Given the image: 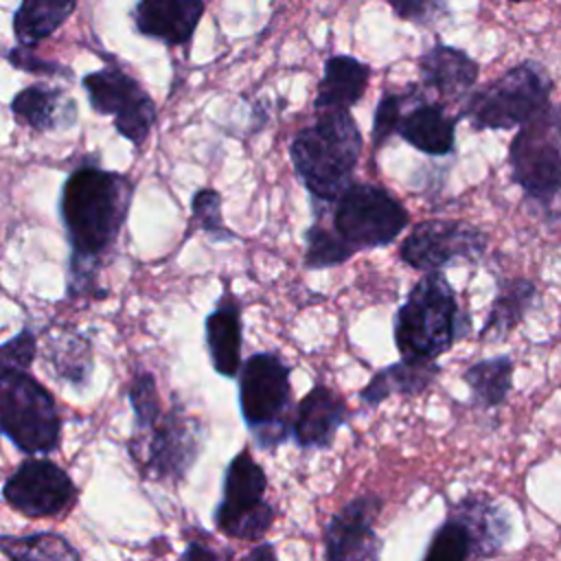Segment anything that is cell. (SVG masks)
I'll use <instances>...</instances> for the list:
<instances>
[{
	"mask_svg": "<svg viewBox=\"0 0 561 561\" xmlns=\"http://www.w3.org/2000/svg\"><path fill=\"white\" fill-rule=\"evenodd\" d=\"M134 184L94 160L81 162L59 193V217L68 237V298L105 296L96 285L105 259L114 250L129 215Z\"/></svg>",
	"mask_w": 561,
	"mask_h": 561,
	"instance_id": "1",
	"label": "cell"
},
{
	"mask_svg": "<svg viewBox=\"0 0 561 561\" xmlns=\"http://www.w3.org/2000/svg\"><path fill=\"white\" fill-rule=\"evenodd\" d=\"M35 353L31 329L0 344V434L26 456L50 454L61 440L55 397L28 373Z\"/></svg>",
	"mask_w": 561,
	"mask_h": 561,
	"instance_id": "2",
	"label": "cell"
},
{
	"mask_svg": "<svg viewBox=\"0 0 561 561\" xmlns=\"http://www.w3.org/2000/svg\"><path fill=\"white\" fill-rule=\"evenodd\" d=\"M362 134L351 112H316L313 123L300 127L289 142V158L311 202L333 204L355 180Z\"/></svg>",
	"mask_w": 561,
	"mask_h": 561,
	"instance_id": "3",
	"label": "cell"
},
{
	"mask_svg": "<svg viewBox=\"0 0 561 561\" xmlns=\"http://www.w3.org/2000/svg\"><path fill=\"white\" fill-rule=\"evenodd\" d=\"M471 318L460 309L454 287L443 272L419 278L392 320L394 346L405 362L432 364L460 337H467Z\"/></svg>",
	"mask_w": 561,
	"mask_h": 561,
	"instance_id": "4",
	"label": "cell"
},
{
	"mask_svg": "<svg viewBox=\"0 0 561 561\" xmlns=\"http://www.w3.org/2000/svg\"><path fill=\"white\" fill-rule=\"evenodd\" d=\"M554 81L543 64L524 59L467 94L460 116L476 131L519 129L550 105Z\"/></svg>",
	"mask_w": 561,
	"mask_h": 561,
	"instance_id": "5",
	"label": "cell"
},
{
	"mask_svg": "<svg viewBox=\"0 0 561 561\" xmlns=\"http://www.w3.org/2000/svg\"><path fill=\"white\" fill-rule=\"evenodd\" d=\"M241 419L261 451H274L291 436V366L274 351L250 355L239 370Z\"/></svg>",
	"mask_w": 561,
	"mask_h": 561,
	"instance_id": "6",
	"label": "cell"
},
{
	"mask_svg": "<svg viewBox=\"0 0 561 561\" xmlns=\"http://www.w3.org/2000/svg\"><path fill=\"white\" fill-rule=\"evenodd\" d=\"M204 447V425L182 403H173L158 421L127 440L129 458L145 480L178 484L197 462Z\"/></svg>",
	"mask_w": 561,
	"mask_h": 561,
	"instance_id": "7",
	"label": "cell"
},
{
	"mask_svg": "<svg viewBox=\"0 0 561 561\" xmlns=\"http://www.w3.org/2000/svg\"><path fill=\"white\" fill-rule=\"evenodd\" d=\"M513 182L528 199L550 206L561 193V101L522 125L508 145Z\"/></svg>",
	"mask_w": 561,
	"mask_h": 561,
	"instance_id": "8",
	"label": "cell"
},
{
	"mask_svg": "<svg viewBox=\"0 0 561 561\" xmlns=\"http://www.w3.org/2000/svg\"><path fill=\"white\" fill-rule=\"evenodd\" d=\"M408 221L405 206L383 186L370 182H353L331 210V230L353 252L390 245L408 228Z\"/></svg>",
	"mask_w": 561,
	"mask_h": 561,
	"instance_id": "9",
	"label": "cell"
},
{
	"mask_svg": "<svg viewBox=\"0 0 561 561\" xmlns=\"http://www.w3.org/2000/svg\"><path fill=\"white\" fill-rule=\"evenodd\" d=\"M265 469L254 460L250 449L243 447L226 465L221 500L213 511L215 528L230 539H263L276 519V511L265 500Z\"/></svg>",
	"mask_w": 561,
	"mask_h": 561,
	"instance_id": "10",
	"label": "cell"
},
{
	"mask_svg": "<svg viewBox=\"0 0 561 561\" xmlns=\"http://www.w3.org/2000/svg\"><path fill=\"white\" fill-rule=\"evenodd\" d=\"M489 237L462 219L419 221L401 241L399 259L412 270L443 272L458 261L478 263L486 250Z\"/></svg>",
	"mask_w": 561,
	"mask_h": 561,
	"instance_id": "11",
	"label": "cell"
},
{
	"mask_svg": "<svg viewBox=\"0 0 561 561\" xmlns=\"http://www.w3.org/2000/svg\"><path fill=\"white\" fill-rule=\"evenodd\" d=\"M90 107L112 116L114 127L134 145H142L153 129L158 110L149 92L125 70L105 66L81 79Z\"/></svg>",
	"mask_w": 561,
	"mask_h": 561,
	"instance_id": "12",
	"label": "cell"
},
{
	"mask_svg": "<svg viewBox=\"0 0 561 561\" xmlns=\"http://www.w3.org/2000/svg\"><path fill=\"white\" fill-rule=\"evenodd\" d=\"M79 497L70 473L48 458H24L2 484V500L28 519H50L68 513Z\"/></svg>",
	"mask_w": 561,
	"mask_h": 561,
	"instance_id": "13",
	"label": "cell"
},
{
	"mask_svg": "<svg viewBox=\"0 0 561 561\" xmlns=\"http://www.w3.org/2000/svg\"><path fill=\"white\" fill-rule=\"evenodd\" d=\"M383 508L377 493H362L337 508L322 530L324 561H381L383 539L375 524Z\"/></svg>",
	"mask_w": 561,
	"mask_h": 561,
	"instance_id": "14",
	"label": "cell"
},
{
	"mask_svg": "<svg viewBox=\"0 0 561 561\" xmlns=\"http://www.w3.org/2000/svg\"><path fill=\"white\" fill-rule=\"evenodd\" d=\"M458 116L447 112V105L427 99L423 88L410 85V99L399 116L397 131L410 147L425 156H449L456 145Z\"/></svg>",
	"mask_w": 561,
	"mask_h": 561,
	"instance_id": "15",
	"label": "cell"
},
{
	"mask_svg": "<svg viewBox=\"0 0 561 561\" xmlns=\"http://www.w3.org/2000/svg\"><path fill=\"white\" fill-rule=\"evenodd\" d=\"M351 419V410L340 392L316 381L298 401L291 419V438L300 449H329Z\"/></svg>",
	"mask_w": 561,
	"mask_h": 561,
	"instance_id": "16",
	"label": "cell"
},
{
	"mask_svg": "<svg viewBox=\"0 0 561 561\" xmlns=\"http://www.w3.org/2000/svg\"><path fill=\"white\" fill-rule=\"evenodd\" d=\"M447 515L465 526L473 559H491L511 541L513 519L508 511L482 491H471L449 504Z\"/></svg>",
	"mask_w": 561,
	"mask_h": 561,
	"instance_id": "17",
	"label": "cell"
},
{
	"mask_svg": "<svg viewBox=\"0 0 561 561\" xmlns=\"http://www.w3.org/2000/svg\"><path fill=\"white\" fill-rule=\"evenodd\" d=\"M419 75L423 92H434L436 101L445 103L465 99L478 81L480 66L462 48L434 44L419 57Z\"/></svg>",
	"mask_w": 561,
	"mask_h": 561,
	"instance_id": "18",
	"label": "cell"
},
{
	"mask_svg": "<svg viewBox=\"0 0 561 561\" xmlns=\"http://www.w3.org/2000/svg\"><path fill=\"white\" fill-rule=\"evenodd\" d=\"M199 0H142L131 9L134 28L167 46H184L204 15Z\"/></svg>",
	"mask_w": 561,
	"mask_h": 561,
	"instance_id": "19",
	"label": "cell"
},
{
	"mask_svg": "<svg viewBox=\"0 0 561 561\" xmlns=\"http://www.w3.org/2000/svg\"><path fill=\"white\" fill-rule=\"evenodd\" d=\"M206 351L213 370L221 377H237L241 370V346H243V318L241 302L226 287L215 309L204 320Z\"/></svg>",
	"mask_w": 561,
	"mask_h": 561,
	"instance_id": "20",
	"label": "cell"
},
{
	"mask_svg": "<svg viewBox=\"0 0 561 561\" xmlns=\"http://www.w3.org/2000/svg\"><path fill=\"white\" fill-rule=\"evenodd\" d=\"M11 114L35 131H57L77 123V103L64 88L33 83L11 99Z\"/></svg>",
	"mask_w": 561,
	"mask_h": 561,
	"instance_id": "21",
	"label": "cell"
},
{
	"mask_svg": "<svg viewBox=\"0 0 561 561\" xmlns=\"http://www.w3.org/2000/svg\"><path fill=\"white\" fill-rule=\"evenodd\" d=\"M370 66L353 55H331L324 59L322 79L316 90L313 110H346L364 96L370 81Z\"/></svg>",
	"mask_w": 561,
	"mask_h": 561,
	"instance_id": "22",
	"label": "cell"
},
{
	"mask_svg": "<svg viewBox=\"0 0 561 561\" xmlns=\"http://www.w3.org/2000/svg\"><path fill=\"white\" fill-rule=\"evenodd\" d=\"M438 375H440L438 362L421 364V362L399 359L394 364L383 366L368 379V383L359 390V401L366 403L368 408H375L381 401H386L390 394L419 397L434 383Z\"/></svg>",
	"mask_w": 561,
	"mask_h": 561,
	"instance_id": "23",
	"label": "cell"
},
{
	"mask_svg": "<svg viewBox=\"0 0 561 561\" xmlns=\"http://www.w3.org/2000/svg\"><path fill=\"white\" fill-rule=\"evenodd\" d=\"M537 285L528 278L497 280V294L491 302L489 316L480 329V340H506L526 313L535 307Z\"/></svg>",
	"mask_w": 561,
	"mask_h": 561,
	"instance_id": "24",
	"label": "cell"
},
{
	"mask_svg": "<svg viewBox=\"0 0 561 561\" xmlns=\"http://www.w3.org/2000/svg\"><path fill=\"white\" fill-rule=\"evenodd\" d=\"M513 373L515 362L508 355L473 362L462 373V381L469 386V403L482 410L502 405L513 390Z\"/></svg>",
	"mask_w": 561,
	"mask_h": 561,
	"instance_id": "25",
	"label": "cell"
},
{
	"mask_svg": "<svg viewBox=\"0 0 561 561\" xmlns=\"http://www.w3.org/2000/svg\"><path fill=\"white\" fill-rule=\"evenodd\" d=\"M46 362L57 379L83 388L92 379L94 357L90 340L79 331H64L48 335L46 340Z\"/></svg>",
	"mask_w": 561,
	"mask_h": 561,
	"instance_id": "26",
	"label": "cell"
},
{
	"mask_svg": "<svg viewBox=\"0 0 561 561\" xmlns=\"http://www.w3.org/2000/svg\"><path fill=\"white\" fill-rule=\"evenodd\" d=\"M77 9L72 0H24L13 11V35L18 46L35 48L42 39L50 37Z\"/></svg>",
	"mask_w": 561,
	"mask_h": 561,
	"instance_id": "27",
	"label": "cell"
},
{
	"mask_svg": "<svg viewBox=\"0 0 561 561\" xmlns=\"http://www.w3.org/2000/svg\"><path fill=\"white\" fill-rule=\"evenodd\" d=\"M0 552L9 561H83L79 548L66 535L53 530L0 535Z\"/></svg>",
	"mask_w": 561,
	"mask_h": 561,
	"instance_id": "28",
	"label": "cell"
},
{
	"mask_svg": "<svg viewBox=\"0 0 561 561\" xmlns=\"http://www.w3.org/2000/svg\"><path fill=\"white\" fill-rule=\"evenodd\" d=\"M305 267L307 270H324L346 263L355 252L348 250L340 237L324 224L320 213H313V224L305 232Z\"/></svg>",
	"mask_w": 561,
	"mask_h": 561,
	"instance_id": "29",
	"label": "cell"
},
{
	"mask_svg": "<svg viewBox=\"0 0 561 561\" xmlns=\"http://www.w3.org/2000/svg\"><path fill=\"white\" fill-rule=\"evenodd\" d=\"M471 543L465 526L447 515L445 522L432 533L421 561H469Z\"/></svg>",
	"mask_w": 561,
	"mask_h": 561,
	"instance_id": "30",
	"label": "cell"
},
{
	"mask_svg": "<svg viewBox=\"0 0 561 561\" xmlns=\"http://www.w3.org/2000/svg\"><path fill=\"white\" fill-rule=\"evenodd\" d=\"M191 228L204 230L213 241H234L237 234L224 224L221 195L215 188H199L191 199Z\"/></svg>",
	"mask_w": 561,
	"mask_h": 561,
	"instance_id": "31",
	"label": "cell"
},
{
	"mask_svg": "<svg viewBox=\"0 0 561 561\" xmlns=\"http://www.w3.org/2000/svg\"><path fill=\"white\" fill-rule=\"evenodd\" d=\"M127 397H129V403L134 410V432L151 427L158 421V416L162 414L158 386H156V379L151 373L136 370V375L129 383Z\"/></svg>",
	"mask_w": 561,
	"mask_h": 561,
	"instance_id": "32",
	"label": "cell"
},
{
	"mask_svg": "<svg viewBox=\"0 0 561 561\" xmlns=\"http://www.w3.org/2000/svg\"><path fill=\"white\" fill-rule=\"evenodd\" d=\"M410 99V85L403 90H386L375 107V116H373V145L375 149H379L394 131H397V123L399 116L405 107Z\"/></svg>",
	"mask_w": 561,
	"mask_h": 561,
	"instance_id": "33",
	"label": "cell"
},
{
	"mask_svg": "<svg viewBox=\"0 0 561 561\" xmlns=\"http://www.w3.org/2000/svg\"><path fill=\"white\" fill-rule=\"evenodd\" d=\"M7 61L24 72H37V75H48V77H64V79H72V70L68 66H61L57 61H46L42 57H37L31 48H22V46H13L7 50Z\"/></svg>",
	"mask_w": 561,
	"mask_h": 561,
	"instance_id": "34",
	"label": "cell"
},
{
	"mask_svg": "<svg viewBox=\"0 0 561 561\" xmlns=\"http://www.w3.org/2000/svg\"><path fill=\"white\" fill-rule=\"evenodd\" d=\"M390 9L401 20H408V22L419 24V26H432V24H436L443 18V13H447V4L445 2H436V0L390 2Z\"/></svg>",
	"mask_w": 561,
	"mask_h": 561,
	"instance_id": "35",
	"label": "cell"
},
{
	"mask_svg": "<svg viewBox=\"0 0 561 561\" xmlns=\"http://www.w3.org/2000/svg\"><path fill=\"white\" fill-rule=\"evenodd\" d=\"M178 561H232V550L217 548L206 537H191Z\"/></svg>",
	"mask_w": 561,
	"mask_h": 561,
	"instance_id": "36",
	"label": "cell"
},
{
	"mask_svg": "<svg viewBox=\"0 0 561 561\" xmlns=\"http://www.w3.org/2000/svg\"><path fill=\"white\" fill-rule=\"evenodd\" d=\"M241 561H278V554H276L274 543L261 541V543H256Z\"/></svg>",
	"mask_w": 561,
	"mask_h": 561,
	"instance_id": "37",
	"label": "cell"
}]
</instances>
